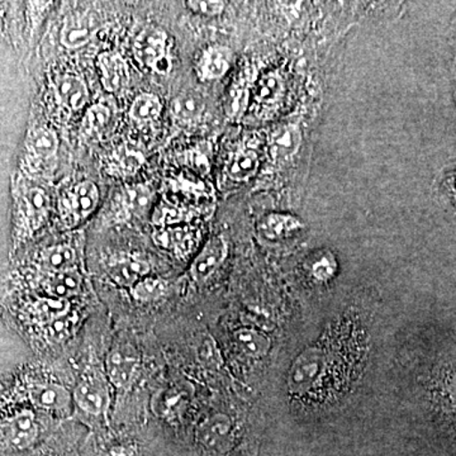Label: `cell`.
Wrapping results in <instances>:
<instances>
[{
  "mask_svg": "<svg viewBox=\"0 0 456 456\" xmlns=\"http://www.w3.org/2000/svg\"><path fill=\"white\" fill-rule=\"evenodd\" d=\"M73 402L75 407L90 419L106 416L110 404V382L106 374L98 368L86 371L75 387Z\"/></svg>",
  "mask_w": 456,
  "mask_h": 456,
  "instance_id": "obj_1",
  "label": "cell"
},
{
  "mask_svg": "<svg viewBox=\"0 0 456 456\" xmlns=\"http://www.w3.org/2000/svg\"><path fill=\"white\" fill-rule=\"evenodd\" d=\"M140 354L130 342H118L110 349L106 360V377L118 391L131 388L140 369Z\"/></svg>",
  "mask_w": 456,
  "mask_h": 456,
  "instance_id": "obj_2",
  "label": "cell"
},
{
  "mask_svg": "<svg viewBox=\"0 0 456 456\" xmlns=\"http://www.w3.org/2000/svg\"><path fill=\"white\" fill-rule=\"evenodd\" d=\"M99 202V191L97 185L92 182L79 183L71 189L60 202L62 221L68 226L79 224L88 218L97 208Z\"/></svg>",
  "mask_w": 456,
  "mask_h": 456,
  "instance_id": "obj_3",
  "label": "cell"
},
{
  "mask_svg": "<svg viewBox=\"0 0 456 456\" xmlns=\"http://www.w3.org/2000/svg\"><path fill=\"white\" fill-rule=\"evenodd\" d=\"M40 435L36 417L29 411L11 417L0 426V446L23 450L29 448Z\"/></svg>",
  "mask_w": 456,
  "mask_h": 456,
  "instance_id": "obj_4",
  "label": "cell"
},
{
  "mask_svg": "<svg viewBox=\"0 0 456 456\" xmlns=\"http://www.w3.org/2000/svg\"><path fill=\"white\" fill-rule=\"evenodd\" d=\"M27 395H28L33 406L47 411V412L66 415L73 408V395L59 383L32 384L27 391Z\"/></svg>",
  "mask_w": 456,
  "mask_h": 456,
  "instance_id": "obj_5",
  "label": "cell"
},
{
  "mask_svg": "<svg viewBox=\"0 0 456 456\" xmlns=\"http://www.w3.org/2000/svg\"><path fill=\"white\" fill-rule=\"evenodd\" d=\"M228 246L224 236H213L204 245L191 265V275L198 283H203L215 274L226 260Z\"/></svg>",
  "mask_w": 456,
  "mask_h": 456,
  "instance_id": "obj_6",
  "label": "cell"
},
{
  "mask_svg": "<svg viewBox=\"0 0 456 456\" xmlns=\"http://www.w3.org/2000/svg\"><path fill=\"white\" fill-rule=\"evenodd\" d=\"M150 264L136 255H121L114 257L108 266V274L119 287H134L141 279L146 278Z\"/></svg>",
  "mask_w": 456,
  "mask_h": 456,
  "instance_id": "obj_7",
  "label": "cell"
},
{
  "mask_svg": "<svg viewBox=\"0 0 456 456\" xmlns=\"http://www.w3.org/2000/svg\"><path fill=\"white\" fill-rule=\"evenodd\" d=\"M134 53L141 64L154 69L167 57V35L159 28H146L134 42Z\"/></svg>",
  "mask_w": 456,
  "mask_h": 456,
  "instance_id": "obj_8",
  "label": "cell"
},
{
  "mask_svg": "<svg viewBox=\"0 0 456 456\" xmlns=\"http://www.w3.org/2000/svg\"><path fill=\"white\" fill-rule=\"evenodd\" d=\"M99 28L101 22L94 14H75L66 20L61 42L69 49H77L88 44Z\"/></svg>",
  "mask_w": 456,
  "mask_h": 456,
  "instance_id": "obj_9",
  "label": "cell"
},
{
  "mask_svg": "<svg viewBox=\"0 0 456 456\" xmlns=\"http://www.w3.org/2000/svg\"><path fill=\"white\" fill-rule=\"evenodd\" d=\"M45 293L51 298L69 301L82 292L83 277L77 269L66 270V272L47 274L42 283Z\"/></svg>",
  "mask_w": 456,
  "mask_h": 456,
  "instance_id": "obj_10",
  "label": "cell"
},
{
  "mask_svg": "<svg viewBox=\"0 0 456 456\" xmlns=\"http://www.w3.org/2000/svg\"><path fill=\"white\" fill-rule=\"evenodd\" d=\"M232 422L224 415L209 417L198 430V440L207 450H221L230 444Z\"/></svg>",
  "mask_w": 456,
  "mask_h": 456,
  "instance_id": "obj_11",
  "label": "cell"
},
{
  "mask_svg": "<svg viewBox=\"0 0 456 456\" xmlns=\"http://www.w3.org/2000/svg\"><path fill=\"white\" fill-rule=\"evenodd\" d=\"M102 71V83L110 93L121 92L128 83V68L118 53H103L98 57Z\"/></svg>",
  "mask_w": 456,
  "mask_h": 456,
  "instance_id": "obj_12",
  "label": "cell"
},
{
  "mask_svg": "<svg viewBox=\"0 0 456 456\" xmlns=\"http://www.w3.org/2000/svg\"><path fill=\"white\" fill-rule=\"evenodd\" d=\"M77 254L73 245L57 244L44 248L38 255V265L47 274L77 269Z\"/></svg>",
  "mask_w": 456,
  "mask_h": 456,
  "instance_id": "obj_13",
  "label": "cell"
},
{
  "mask_svg": "<svg viewBox=\"0 0 456 456\" xmlns=\"http://www.w3.org/2000/svg\"><path fill=\"white\" fill-rule=\"evenodd\" d=\"M302 143V132L294 123H287L273 132L270 137V152L277 160L292 158Z\"/></svg>",
  "mask_w": 456,
  "mask_h": 456,
  "instance_id": "obj_14",
  "label": "cell"
},
{
  "mask_svg": "<svg viewBox=\"0 0 456 456\" xmlns=\"http://www.w3.org/2000/svg\"><path fill=\"white\" fill-rule=\"evenodd\" d=\"M57 95L65 107L71 110H80L88 102L89 93L86 83L75 75H65L56 83Z\"/></svg>",
  "mask_w": 456,
  "mask_h": 456,
  "instance_id": "obj_15",
  "label": "cell"
},
{
  "mask_svg": "<svg viewBox=\"0 0 456 456\" xmlns=\"http://www.w3.org/2000/svg\"><path fill=\"white\" fill-rule=\"evenodd\" d=\"M69 310H70L69 301L46 297V298H40L33 302L29 307V314H31L32 320L41 325L42 323L53 325L68 316Z\"/></svg>",
  "mask_w": 456,
  "mask_h": 456,
  "instance_id": "obj_16",
  "label": "cell"
},
{
  "mask_svg": "<svg viewBox=\"0 0 456 456\" xmlns=\"http://www.w3.org/2000/svg\"><path fill=\"white\" fill-rule=\"evenodd\" d=\"M303 227L302 221L288 213H270L260 224V231L270 241L283 239Z\"/></svg>",
  "mask_w": 456,
  "mask_h": 456,
  "instance_id": "obj_17",
  "label": "cell"
},
{
  "mask_svg": "<svg viewBox=\"0 0 456 456\" xmlns=\"http://www.w3.org/2000/svg\"><path fill=\"white\" fill-rule=\"evenodd\" d=\"M231 53L224 47H211L204 53L200 62L203 79H220L230 69Z\"/></svg>",
  "mask_w": 456,
  "mask_h": 456,
  "instance_id": "obj_18",
  "label": "cell"
},
{
  "mask_svg": "<svg viewBox=\"0 0 456 456\" xmlns=\"http://www.w3.org/2000/svg\"><path fill=\"white\" fill-rule=\"evenodd\" d=\"M204 110V102L196 93H185L174 99L171 113L174 118L184 125H191L200 118Z\"/></svg>",
  "mask_w": 456,
  "mask_h": 456,
  "instance_id": "obj_19",
  "label": "cell"
},
{
  "mask_svg": "<svg viewBox=\"0 0 456 456\" xmlns=\"http://www.w3.org/2000/svg\"><path fill=\"white\" fill-rule=\"evenodd\" d=\"M154 242L165 250L184 255L193 246V235L184 228H164L154 233Z\"/></svg>",
  "mask_w": 456,
  "mask_h": 456,
  "instance_id": "obj_20",
  "label": "cell"
},
{
  "mask_svg": "<svg viewBox=\"0 0 456 456\" xmlns=\"http://www.w3.org/2000/svg\"><path fill=\"white\" fill-rule=\"evenodd\" d=\"M235 338L240 350L244 351L246 355L251 358H261L270 350L268 336L257 330L248 329V327L237 330Z\"/></svg>",
  "mask_w": 456,
  "mask_h": 456,
  "instance_id": "obj_21",
  "label": "cell"
},
{
  "mask_svg": "<svg viewBox=\"0 0 456 456\" xmlns=\"http://www.w3.org/2000/svg\"><path fill=\"white\" fill-rule=\"evenodd\" d=\"M259 169V158L254 151L237 152L227 167V174L236 182H245L253 178Z\"/></svg>",
  "mask_w": 456,
  "mask_h": 456,
  "instance_id": "obj_22",
  "label": "cell"
},
{
  "mask_svg": "<svg viewBox=\"0 0 456 456\" xmlns=\"http://www.w3.org/2000/svg\"><path fill=\"white\" fill-rule=\"evenodd\" d=\"M26 204L29 230H38L44 224L47 212H49V200L40 189H32L27 194Z\"/></svg>",
  "mask_w": 456,
  "mask_h": 456,
  "instance_id": "obj_23",
  "label": "cell"
},
{
  "mask_svg": "<svg viewBox=\"0 0 456 456\" xmlns=\"http://www.w3.org/2000/svg\"><path fill=\"white\" fill-rule=\"evenodd\" d=\"M29 150L42 159L53 158L59 149V139L49 128H38L33 131L28 140Z\"/></svg>",
  "mask_w": 456,
  "mask_h": 456,
  "instance_id": "obj_24",
  "label": "cell"
},
{
  "mask_svg": "<svg viewBox=\"0 0 456 456\" xmlns=\"http://www.w3.org/2000/svg\"><path fill=\"white\" fill-rule=\"evenodd\" d=\"M161 110H163V106H161L160 99L156 95L142 94L132 103L130 114L134 121L149 122L158 118Z\"/></svg>",
  "mask_w": 456,
  "mask_h": 456,
  "instance_id": "obj_25",
  "label": "cell"
},
{
  "mask_svg": "<svg viewBox=\"0 0 456 456\" xmlns=\"http://www.w3.org/2000/svg\"><path fill=\"white\" fill-rule=\"evenodd\" d=\"M167 289V283L161 279L146 277L131 287V294L137 302L149 303L158 301Z\"/></svg>",
  "mask_w": 456,
  "mask_h": 456,
  "instance_id": "obj_26",
  "label": "cell"
},
{
  "mask_svg": "<svg viewBox=\"0 0 456 456\" xmlns=\"http://www.w3.org/2000/svg\"><path fill=\"white\" fill-rule=\"evenodd\" d=\"M284 84L281 75H264L256 86V98L261 103L272 104L279 101L283 94Z\"/></svg>",
  "mask_w": 456,
  "mask_h": 456,
  "instance_id": "obj_27",
  "label": "cell"
},
{
  "mask_svg": "<svg viewBox=\"0 0 456 456\" xmlns=\"http://www.w3.org/2000/svg\"><path fill=\"white\" fill-rule=\"evenodd\" d=\"M110 117V110L107 107L101 106V104L90 107L84 117V131L88 134H99L106 127Z\"/></svg>",
  "mask_w": 456,
  "mask_h": 456,
  "instance_id": "obj_28",
  "label": "cell"
},
{
  "mask_svg": "<svg viewBox=\"0 0 456 456\" xmlns=\"http://www.w3.org/2000/svg\"><path fill=\"white\" fill-rule=\"evenodd\" d=\"M152 196L149 189L143 185H134L127 191V202L128 208L132 213L137 216H143L149 209L151 204Z\"/></svg>",
  "mask_w": 456,
  "mask_h": 456,
  "instance_id": "obj_29",
  "label": "cell"
},
{
  "mask_svg": "<svg viewBox=\"0 0 456 456\" xmlns=\"http://www.w3.org/2000/svg\"><path fill=\"white\" fill-rule=\"evenodd\" d=\"M338 264L332 255H323L312 265V274L320 281H330L336 274Z\"/></svg>",
  "mask_w": 456,
  "mask_h": 456,
  "instance_id": "obj_30",
  "label": "cell"
},
{
  "mask_svg": "<svg viewBox=\"0 0 456 456\" xmlns=\"http://www.w3.org/2000/svg\"><path fill=\"white\" fill-rule=\"evenodd\" d=\"M187 7L194 13L203 14V16H218L226 7V3L217 2V0H208V2H200V0H189L185 3Z\"/></svg>",
  "mask_w": 456,
  "mask_h": 456,
  "instance_id": "obj_31",
  "label": "cell"
},
{
  "mask_svg": "<svg viewBox=\"0 0 456 456\" xmlns=\"http://www.w3.org/2000/svg\"><path fill=\"white\" fill-rule=\"evenodd\" d=\"M142 163V156L136 154V152H128V154L123 156L121 160H119V167L125 171V174H134L139 170Z\"/></svg>",
  "mask_w": 456,
  "mask_h": 456,
  "instance_id": "obj_32",
  "label": "cell"
},
{
  "mask_svg": "<svg viewBox=\"0 0 456 456\" xmlns=\"http://www.w3.org/2000/svg\"><path fill=\"white\" fill-rule=\"evenodd\" d=\"M235 456H259V444L246 443Z\"/></svg>",
  "mask_w": 456,
  "mask_h": 456,
  "instance_id": "obj_33",
  "label": "cell"
},
{
  "mask_svg": "<svg viewBox=\"0 0 456 456\" xmlns=\"http://www.w3.org/2000/svg\"><path fill=\"white\" fill-rule=\"evenodd\" d=\"M101 456H125V452H123V454H117L116 452H107V454H103V455H101Z\"/></svg>",
  "mask_w": 456,
  "mask_h": 456,
  "instance_id": "obj_34",
  "label": "cell"
}]
</instances>
